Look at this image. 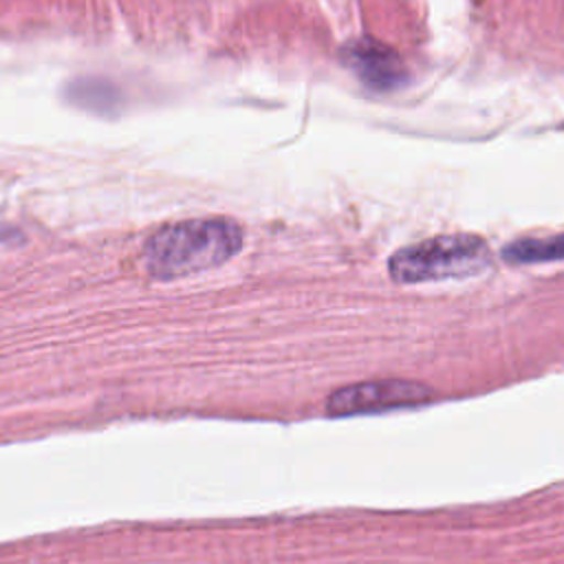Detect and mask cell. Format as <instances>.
I'll return each mask as SVG.
<instances>
[{
    "label": "cell",
    "mask_w": 564,
    "mask_h": 564,
    "mask_svg": "<svg viewBox=\"0 0 564 564\" xmlns=\"http://www.w3.org/2000/svg\"><path fill=\"white\" fill-rule=\"evenodd\" d=\"M245 242L242 227L229 218H196L161 227L143 249L152 278L174 280L231 260Z\"/></svg>",
    "instance_id": "1"
},
{
    "label": "cell",
    "mask_w": 564,
    "mask_h": 564,
    "mask_svg": "<svg viewBox=\"0 0 564 564\" xmlns=\"http://www.w3.org/2000/svg\"><path fill=\"white\" fill-rule=\"evenodd\" d=\"M491 264L487 242L474 234H452L427 238L394 251L388 271L394 282H438L478 275Z\"/></svg>",
    "instance_id": "2"
},
{
    "label": "cell",
    "mask_w": 564,
    "mask_h": 564,
    "mask_svg": "<svg viewBox=\"0 0 564 564\" xmlns=\"http://www.w3.org/2000/svg\"><path fill=\"white\" fill-rule=\"evenodd\" d=\"M430 399H432V390L423 383L408 381V379H377V381H361V383H352L335 390L326 401V410L333 416H348V414H368V412H381L392 408H408V405L425 403Z\"/></svg>",
    "instance_id": "3"
},
{
    "label": "cell",
    "mask_w": 564,
    "mask_h": 564,
    "mask_svg": "<svg viewBox=\"0 0 564 564\" xmlns=\"http://www.w3.org/2000/svg\"><path fill=\"white\" fill-rule=\"evenodd\" d=\"M348 62L355 66L357 75L370 86L386 90L394 88L403 77V64L394 51L383 46L381 42L359 40L348 51Z\"/></svg>",
    "instance_id": "4"
},
{
    "label": "cell",
    "mask_w": 564,
    "mask_h": 564,
    "mask_svg": "<svg viewBox=\"0 0 564 564\" xmlns=\"http://www.w3.org/2000/svg\"><path fill=\"white\" fill-rule=\"evenodd\" d=\"M502 258L513 264L564 260V236L516 240L502 249Z\"/></svg>",
    "instance_id": "5"
},
{
    "label": "cell",
    "mask_w": 564,
    "mask_h": 564,
    "mask_svg": "<svg viewBox=\"0 0 564 564\" xmlns=\"http://www.w3.org/2000/svg\"><path fill=\"white\" fill-rule=\"evenodd\" d=\"M20 238H22V234H20L18 229H13V227H9V225H2V223H0V249H2V247H11V245L20 242Z\"/></svg>",
    "instance_id": "6"
}]
</instances>
